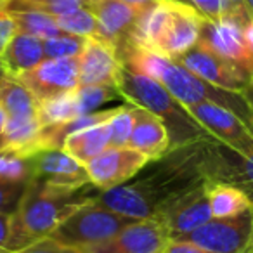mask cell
<instances>
[{"instance_id": "6da1fadb", "label": "cell", "mask_w": 253, "mask_h": 253, "mask_svg": "<svg viewBox=\"0 0 253 253\" xmlns=\"http://www.w3.org/2000/svg\"><path fill=\"white\" fill-rule=\"evenodd\" d=\"M207 142L194 141L169 149L162 158L153 160V165L146 163L130 184L101 191L95 201L135 220L155 217L170 203L207 182L203 173Z\"/></svg>"}, {"instance_id": "7a4b0ae2", "label": "cell", "mask_w": 253, "mask_h": 253, "mask_svg": "<svg viewBox=\"0 0 253 253\" xmlns=\"http://www.w3.org/2000/svg\"><path fill=\"white\" fill-rule=\"evenodd\" d=\"M101 191L90 182L84 186H56L30 180L18 210L11 217L7 253H16L49 238L54 229Z\"/></svg>"}, {"instance_id": "3957f363", "label": "cell", "mask_w": 253, "mask_h": 253, "mask_svg": "<svg viewBox=\"0 0 253 253\" xmlns=\"http://www.w3.org/2000/svg\"><path fill=\"white\" fill-rule=\"evenodd\" d=\"M116 88L132 104L148 109L163 120L170 134V149L194 141H215L158 80L122 66L116 77Z\"/></svg>"}, {"instance_id": "277c9868", "label": "cell", "mask_w": 253, "mask_h": 253, "mask_svg": "<svg viewBox=\"0 0 253 253\" xmlns=\"http://www.w3.org/2000/svg\"><path fill=\"white\" fill-rule=\"evenodd\" d=\"M160 84L184 106L198 104V102H213L220 108L229 109L236 116L243 120L246 125L253 130V108L245 97L243 92H232L225 88L215 87L208 82L201 80L194 73H191L187 68L180 63L170 59L167 63L165 70L162 71Z\"/></svg>"}, {"instance_id": "5b68a950", "label": "cell", "mask_w": 253, "mask_h": 253, "mask_svg": "<svg viewBox=\"0 0 253 253\" xmlns=\"http://www.w3.org/2000/svg\"><path fill=\"white\" fill-rule=\"evenodd\" d=\"M134 220L135 218L125 217L102 207L94 198L64 218L49 238L70 248L85 250L115 238Z\"/></svg>"}, {"instance_id": "8992f818", "label": "cell", "mask_w": 253, "mask_h": 253, "mask_svg": "<svg viewBox=\"0 0 253 253\" xmlns=\"http://www.w3.org/2000/svg\"><path fill=\"white\" fill-rule=\"evenodd\" d=\"M253 208L232 217L215 218L193 231L186 241L207 253H252Z\"/></svg>"}, {"instance_id": "52a82bcc", "label": "cell", "mask_w": 253, "mask_h": 253, "mask_svg": "<svg viewBox=\"0 0 253 253\" xmlns=\"http://www.w3.org/2000/svg\"><path fill=\"white\" fill-rule=\"evenodd\" d=\"M85 4L97 21V35L94 39L115 47L116 56L132 42L135 25L149 7L132 5L122 0H85Z\"/></svg>"}, {"instance_id": "ba28073f", "label": "cell", "mask_w": 253, "mask_h": 253, "mask_svg": "<svg viewBox=\"0 0 253 253\" xmlns=\"http://www.w3.org/2000/svg\"><path fill=\"white\" fill-rule=\"evenodd\" d=\"M203 173L208 182L229 184L243 191L253 205V153L239 155L218 141H208Z\"/></svg>"}, {"instance_id": "9c48e42d", "label": "cell", "mask_w": 253, "mask_h": 253, "mask_svg": "<svg viewBox=\"0 0 253 253\" xmlns=\"http://www.w3.org/2000/svg\"><path fill=\"white\" fill-rule=\"evenodd\" d=\"M186 109L215 141L229 146L239 155L253 153V130L234 113L207 101L191 104Z\"/></svg>"}, {"instance_id": "30bf717a", "label": "cell", "mask_w": 253, "mask_h": 253, "mask_svg": "<svg viewBox=\"0 0 253 253\" xmlns=\"http://www.w3.org/2000/svg\"><path fill=\"white\" fill-rule=\"evenodd\" d=\"M243 28L245 26L234 19L222 18L218 21L203 19L198 42L232 63L253 80V49L246 42Z\"/></svg>"}, {"instance_id": "8fae6325", "label": "cell", "mask_w": 253, "mask_h": 253, "mask_svg": "<svg viewBox=\"0 0 253 253\" xmlns=\"http://www.w3.org/2000/svg\"><path fill=\"white\" fill-rule=\"evenodd\" d=\"M170 243L169 231L160 217L139 218L115 238L82 250L84 253H163Z\"/></svg>"}, {"instance_id": "7c38bea8", "label": "cell", "mask_w": 253, "mask_h": 253, "mask_svg": "<svg viewBox=\"0 0 253 253\" xmlns=\"http://www.w3.org/2000/svg\"><path fill=\"white\" fill-rule=\"evenodd\" d=\"M149 160L132 148H106L101 155L85 165L88 180L99 191L122 186L126 180L135 177Z\"/></svg>"}, {"instance_id": "4fadbf2b", "label": "cell", "mask_w": 253, "mask_h": 253, "mask_svg": "<svg viewBox=\"0 0 253 253\" xmlns=\"http://www.w3.org/2000/svg\"><path fill=\"white\" fill-rule=\"evenodd\" d=\"M177 63H180L201 80L208 82L215 87L225 88V90L245 92V88L253 82L239 68H236L232 63L225 61L224 57H220L200 42L189 52L179 57Z\"/></svg>"}, {"instance_id": "5bb4252c", "label": "cell", "mask_w": 253, "mask_h": 253, "mask_svg": "<svg viewBox=\"0 0 253 253\" xmlns=\"http://www.w3.org/2000/svg\"><path fill=\"white\" fill-rule=\"evenodd\" d=\"M155 217L163 220L170 241H186L191 232L213 217L207 194V182L170 203Z\"/></svg>"}, {"instance_id": "9a60e30c", "label": "cell", "mask_w": 253, "mask_h": 253, "mask_svg": "<svg viewBox=\"0 0 253 253\" xmlns=\"http://www.w3.org/2000/svg\"><path fill=\"white\" fill-rule=\"evenodd\" d=\"M18 80L26 85L39 101L75 90L78 87V57L43 59Z\"/></svg>"}, {"instance_id": "2e32d148", "label": "cell", "mask_w": 253, "mask_h": 253, "mask_svg": "<svg viewBox=\"0 0 253 253\" xmlns=\"http://www.w3.org/2000/svg\"><path fill=\"white\" fill-rule=\"evenodd\" d=\"M170 2H172L170 18L165 32L156 45V50L165 54L169 59L177 61L198 43L203 19L191 5L173 2V0Z\"/></svg>"}, {"instance_id": "e0dca14e", "label": "cell", "mask_w": 253, "mask_h": 253, "mask_svg": "<svg viewBox=\"0 0 253 253\" xmlns=\"http://www.w3.org/2000/svg\"><path fill=\"white\" fill-rule=\"evenodd\" d=\"M122 68L115 47L99 39H87L78 56V87L108 85L116 87V77Z\"/></svg>"}, {"instance_id": "ac0fdd59", "label": "cell", "mask_w": 253, "mask_h": 253, "mask_svg": "<svg viewBox=\"0 0 253 253\" xmlns=\"http://www.w3.org/2000/svg\"><path fill=\"white\" fill-rule=\"evenodd\" d=\"M33 180L56 186H84L88 184L85 165L63 149H43L30 156Z\"/></svg>"}, {"instance_id": "d6986e66", "label": "cell", "mask_w": 253, "mask_h": 253, "mask_svg": "<svg viewBox=\"0 0 253 253\" xmlns=\"http://www.w3.org/2000/svg\"><path fill=\"white\" fill-rule=\"evenodd\" d=\"M135 122L128 137V148L144 155L149 162L158 160L170 149V134L160 116L135 106Z\"/></svg>"}, {"instance_id": "ffe728a7", "label": "cell", "mask_w": 253, "mask_h": 253, "mask_svg": "<svg viewBox=\"0 0 253 253\" xmlns=\"http://www.w3.org/2000/svg\"><path fill=\"white\" fill-rule=\"evenodd\" d=\"M43 59H45L43 40L21 32H18L12 37L9 45L5 47L4 54L0 56L4 73L12 78H19L26 71H32Z\"/></svg>"}, {"instance_id": "44dd1931", "label": "cell", "mask_w": 253, "mask_h": 253, "mask_svg": "<svg viewBox=\"0 0 253 253\" xmlns=\"http://www.w3.org/2000/svg\"><path fill=\"white\" fill-rule=\"evenodd\" d=\"M0 108L5 118H39V99L18 78L5 73L0 77Z\"/></svg>"}, {"instance_id": "7402d4cb", "label": "cell", "mask_w": 253, "mask_h": 253, "mask_svg": "<svg viewBox=\"0 0 253 253\" xmlns=\"http://www.w3.org/2000/svg\"><path fill=\"white\" fill-rule=\"evenodd\" d=\"M108 122L88 126V128H84V130H78L75 134L68 135L63 144V151L71 155L82 165H87L90 160L101 155L106 148H109L111 135H109Z\"/></svg>"}, {"instance_id": "603a6c76", "label": "cell", "mask_w": 253, "mask_h": 253, "mask_svg": "<svg viewBox=\"0 0 253 253\" xmlns=\"http://www.w3.org/2000/svg\"><path fill=\"white\" fill-rule=\"evenodd\" d=\"M207 194L210 201V210L215 218L232 217L241 211L253 208L252 201L248 200L243 191L220 182H208L207 180Z\"/></svg>"}, {"instance_id": "cb8c5ba5", "label": "cell", "mask_w": 253, "mask_h": 253, "mask_svg": "<svg viewBox=\"0 0 253 253\" xmlns=\"http://www.w3.org/2000/svg\"><path fill=\"white\" fill-rule=\"evenodd\" d=\"M80 116L77 101V88L54 97L39 101V120L42 126L57 125Z\"/></svg>"}, {"instance_id": "d4e9b609", "label": "cell", "mask_w": 253, "mask_h": 253, "mask_svg": "<svg viewBox=\"0 0 253 253\" xmlns=\"http://www.w3.org/2000/svg\"><path fill=\"white\" fill-rule=\"evenodd\" d=\"M12 16L16 26H18V32L28 33L33 35L40 40L52 39V37L63 33L57 26L54 16L45 14L42 11H37V9H18V11H7Z\"/></svg>"}, {"instance_id": "484cf974", "label": "cell", "mask_w": 253, "mask_h": 253, "mask_svg": "<svg viewBox=\"0 0 253 253\" xmlns=\"http://www.w3.org/2000/svg\"><path fill=\"white\" fill-rule=\"evenodd\" d=\"M56 23L63 33L84 37V39H94L97 35V21L92 14L90 9L82 7L77 11H71L68 14L56 16Z\"/></svg>"}, {"instance_id": "4316f807", "label": "cell", "mask_w": 253, "mask_h": 253, "mask_svg": "<svg viewBox=\"0 0 253 253\" xmlns=\"http://www.w3.org/2000/svg\"><path fill=\"white\" fill-rule=\"evenodd\" d=\"M87 7L85 0H7L5 11H18V9H37L50 16L68 14L77 9Z\"/></svg>"}, {"instance_id": "83f0119b", "label": "cell", "mask_w": 253, "mask_h": 253, "mask_svg": "<svg viewBox=\"0 0 253 253\" xmlns=\"http://www.w3.org/2000/svg\"><path fill=\"white\" fill-rule=\"evenodd\" d=\"M135 104H125L116 108L115 115L109 118V146L113 148H126L128 144V137L132 134V128H134L135 122Z\"/></svg>"}, {"instance_id": "f1b7e54d", "label": "cell", "mask_w": 253, "mask_h": 253, "mask_svg": "<svg viewBox=\"0 0 253 253\" xmlns=\"http://www.w3.org/2000/svg\"><path fill=\"white\" fill-rule=\"evenodd\" d=\"M87 39L70 33H59L52 39L43 40V54L45 59H66V57H78L85 47Z\"/></svg>"}, {"instance_id": "f546056e", "label": "cell", "mask_w": 253, "mask_h": 253, "mask_svg": "<svg viewBox=\"0 0 253 253\" xmlns=\"http://www.w3.org/2000/svg\"><path fill=\"white\" fill-rule=\"evenodd\" d=\"M33 177L30 156L16 155L12 151H0V179L12 182H30Z\"/></svg>"}, {"instance_id": "4dcf8cb0", "label": "cell", "mask_w": 253, "mask_h": 253, "mask_svg": "<svg viewBox=\"0 0 253 253\" xmlns=\"http://www.w3.org/2000/svg\"><path fill=\"white\" fill-rule=\"evenodd\" d=\"M118 94V88L108 87V85H84V87H77L78 113L80 115L95 113V109L99 106L115 99V95Z\"/></svg>"}, {"instance_id": "1f68e13d", "label": "cell", "mask_w": 253, "mask_h": 253, "mask_svg": "<svg viewBox=\"0 0 253 253\" xmlns=\"http://www.w3.org/2000/svg\"><path fill=\"white\" fill-rule=\"evenodd\" d=\"M30 182H12L0 179V213L12 215L18 210Z\"/></svg>"}, {"instance_id": "d6a6232c", "label": "cell", "mask_w": 253, "mask_h": 253, "mask_svg": "<svg viewBox=\"0 0 253 253\" xmlns=\"http://www.w3.org/2000/svg\"><path fill=\"white\" fill-rule=\"evenodd\" d=\"M191 5L205 21H218L224 18V0H173Z\"/></svg>"}, {"instance_id": "836d02e7", "label": "cell", "mask_w": 253, "mask_h": 253, "mask_svg": "<svg viewBox=\"0 0 253 253\" xmlns=\"http://www.w3.org/2000/svg\"><path fill=\"white\" fill-rule=\"evenodd\" d=\"M224 18L234 19L245 26L253 16L248 11L246 0H224Z\"/></svg>"}, {"instance_id": "e575fe53", "label": "cell", "mask_w": 253, "mask_h": 253, "mask_svg": "<svg viewBox=\"0 0 253 253\" xmlns=\"http://www.w3.org/2000/svg\"><path fill=\"white\" fill-rule=\"evenodd\" d=\"M16 253H84V252L77 248L59 245V243H56L54 239L45 238V239H42V241H37L35 245L28 246V248L21 250V252H16Z\"/></svg>"}, {"instance_id": "d590c367", "label": "cell", "mask_w": 253, "mask_h": 253, "mask_svg": "<svg viewBox=\"0 0 253 253\" xmlns=\"http://www.w3.org/2000/svg\"><path fill=\"white\" fill-rule=\"evenodd\" d=\"M16 33H18V26H16L12 16L5 9H2L0 11V56L4 54L5 47L9 45Z\"/></svg>"}, {"instance_id": "8d00e7d4", "label": "cell", "mask_w": 253, "mask_h": 253, "mask_svg": "<svg viewBox=\"0 0 253 253\" xmlns=\"http://www.w3.org/2000/svg\"><path fill=\"white\" fill-rule=\"evenodd\" d=\"M163 253H207V252L189 241H170L165 246Z\"/></svg>"}, {"instance_id": "74e56055", "label": "cell", "mask_w": 253, "mask_h": 253, "mask_svg": "<svg viewBox=\"0 0 253 253\" xmlns=\"http://www.w3.org/2000/svg\"><path fill=\"white\" fill-rule=\"evenodd\" d=\"M11 217L12 215L0 213V253H7L9 236H11Z\"/></svg>"}, {"instance_id": "f35d334b", "label": "cell", "mask_w": 253, "mask_h": 253, "mask_svg": "<svg viewBox=\"0 0 253 253\" xmlns=\"http://www.w3.org/2000/svg\"><path fill=\"white\" fill-rule=\"evenodd\" d=\"M243 33H245V39H246V42H248V45L253 49V18L245 25V28H243Z\"/></svg>"}, {"instance_id": "ab89813d", "label": "cell", "mask_w": 253, "mask_h": 253, "mask_svg": "<svg viewBox=\"0 0 253 253\" xmlns=\"http://www.w3.org/2000/svg\"><path fill=\"white\" fill-rule=\"evenodd\" d=\"M122 2H126V4H132V5H153L160 0H122Z\"/></svg>"}, {"instance_id": "60d3db41", "label": "cell", "mask_w": 253, "mask_h": 253, "mask_svg": "<svg viewBox=\"0 0 253 253\" xmlns=\"http://www.w3.org/2000/svg\"><path fill=\"white\" fill-rule=\"evenodd\" d=\"M246 5H248V11L252 12V16H253V0H246Z\"/></svg>"}, {"instance_id": "b9f144b4", "label": "cell", "mask_w": 253, "mask_h": 253, "mask_svg": "<svg viewBox=\"0 0 253 253\" xmlns=\"http://www.w3.org/2000/svg\"><path fill=\"white\" fill-rule=\"evenodd\" d=\"M4 7H5V2H4V0H0V11H2Z\"/></svg>"}, {"instance_id": "7bdbcfd3", "label": "cell", "mask_w": 253, "mask_h": 253, "mask_svg": "<svg viewBox=\"0 0 253 253\" xmlns=\"http://www.w3.org/2000/svg\"><path fill=\"white\" fill-rule=\"evenodd\" d=\"M4 75V68H2V63H0V77Z\"/></svg>"}, {"instance_id": "ee69618b", "label": "cell", "mask_w": 253, "mask_h": 253, "mask_svg": "<svg viewBox=\"0 0 253 253\" xmlns=\"http://www.w3.org/2000/svg\"><path fill=\"white\" fill-rule=\"evenodd\" d=\"M252 253H253V238H252Z\"/></svg>"}, {"instance_id": "f6af8a7d", "label": "cell", "mask_w": 253, "mask_h": 253, "mask_svg": "<svg viewBox=\"0 0 253 253\" xmlns=\"http://www.w3.org/2000/svg\"><path fill=\"white\" fill-rule=\"evenodd\" d=\"M4 2H7V0H4Z\"/></svg>"}]
</instances>
